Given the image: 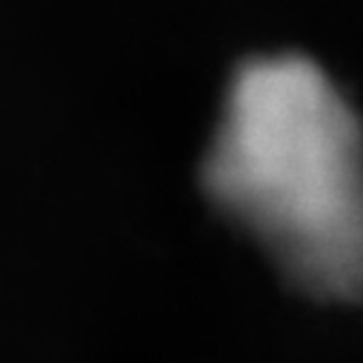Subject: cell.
Listing matches in <instances>:
<instances>
[{"mask_svg":"<svg viewBox=\"0 0 363 363\" xmlns=\"http://www.w3.org/2000/svg\"><path fill=\"white\" fill-rule=\"evenodd\" d=\"M203 186L295 286L326 301L363 295V126L309 57L240 63Z\"/></svg>","mask_w":363,"mask_h":363,"instance_id":"6da1fadb","label":"cell"}]
</instances>
